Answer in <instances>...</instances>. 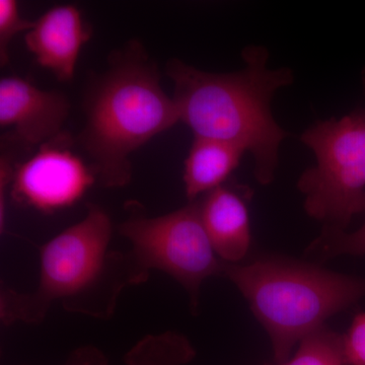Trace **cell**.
Returning a JSON list of instances; mask_svg holds the SVG:
<instances>
[{
    "label": "cell",
    "mask_w": 365,
    "mask_h": 365,
    "mask_svg": "<svg viewBox=\"0 0 365 365\" xmlns=\"http://www.w3.org/2000/svg\"><path fill=\"white\" fill-rule=\"evenodd\" d=\"M119 232L131 242L143 267L158 269L184 287L192 313L196 314L202 283L222 276L225 264L204 230L199 199L157 217L133 213L119 225Z\"/></svg>",
    "instance_id": "obj_6"
},
{
    "label": "cell",
    "mask_w": 365,
    "mask_h": 365,
    "mask_svg": "<svg viewBox=\"0 0 365 365\" xmlns=\"http://www.w3.org/2000/svg\"><path fill=\"white\" fill-rule=\"evenodd\" d=\"M248 302L283 365L294 346L327 319L365 297V278L333 272L313 262L262 256L250 263L223 264L222 275Z\"/></svg>",
    "instance_id": "obj_4"
},
{
    "label": "cell",
    "mask_w": 365,
    "mask_h": 365,
    "mask_svg": "<svg viewBox=\"0 0 365 365\" xmlns=\"http://www.w3.org/2000/svg\"><path fill=\"white\" fill-rule=\"evenodd\" d=\"M316 157L297 188L307 215L323 227L346 230L364 212L365 202V107L339 118L319 120L300 135Z\"/></svg>",
    "instance_id": "obj_5"
},
{
    "label": "cell",
    "mask_w": 365,
    "mask_h": 365,
    "mask_svg": "<svg viewBox=\"0 0 365 365\" xmlns=\"http://www.w3.org/2000/svg\"><path fill=\"white\" fill-rule=\"evenodd\" d=\"M195 352L181 334L163 333L144 338L127 355L130 365H182L193 359Z\"/></svg>",
    "instance_id": "obj_12"
},
{
    "label": "cell",
    "mask_w": 365,
    "mask_h": 365,
    "mask_svg": "<svg viewBox=\"0 0 365 365\" xmlns=\"http://www.w3.org/2000/svg\"><path fill=\"white\" fill-rule=\"evenodd\" d=\"M245 151L232 144L194 137L184 163L185 192L189 202L223 186L239 167Z\"/></svg>",
    "instance_id": "obj_11"
},
{
    "label": "cell",
    "mask_w": 365,
    "mask_h": 365,
    "mask_svg": "<svg viewBox=\"0 0 365 365\" xmlns=\"http://www.w3.org/2000/svg\"><path fill=\"white\" fill-rule=\"evenodd\" d=\"M71 365H105V361L95 348H83L76 352Z\"/></svg>",
    "instance_id": "obj_17"
},
{
    "label": "cell",
    "mask_w": 365,
    "mask_h": 365,
    "mask_svg": "<svg viewBox=\"0 0 365 365\" xmlns=\"http://www.w3.org/2000/svg\"><path fill=\"white\" fill-rule=\"evenodd\" d=\"M71 108L60 91L41 90L19 76L0 81V126L11 128L13 143L40 146L58 136Z\"/></svg>",
    "instance_id": "obj_8"
},
{
    "label": "cell",
    "mask_w": 365,
    "mask_h": 365,
    "mask_svg": "<svg viewBox=\"0 0 365 365\" xmlns=\"http://www.w3.org/2000/svg\"><path fill=\"white\" fill-rule=\"evenodd\" d=\"M86 124L76 137L101 185L131 181V155L180 122L174 98L163 91L157 63L138 40L110 54L83 98Z\"/></svg>",
    "instance_id": "obj_3"
},
{
    "label": "cell",
    "mask_w": 365,
    "mask_h": 365,
    "mask_svg": "<svg viewBox=\"0 0 365 365\" xmlns=\"http://www.w3.org/2000/svg\"><path fill=\"white\" fill-rule=\"evenodd\" d=\"M93 30L76 6L52 7L35 21L26 33V49L43 68L59 81L73 78L81 48L91 39Z\"/></svg>",
    "instance_id": "obj_9"
},
{
    "label": "cell",
    "mask_w": 365,
    "mask_h": 365,
    "mask_svg": "<svg viewBox=\"0 0 365 365\" xmlns=\"http://www.w3.org/2000/svg\"><path fill=\"white\" fill-rule=\"evenodd\" d=\"M245 67L228 73L201 71L177 58L168 61L165 73L174 83L180 122L194 137L232 144L254 160L259 184L274 181L281 144L289 136L273 116L271 103L281 88L292 86L294 71L268 66L264 46H247L242 52Z\"/></svg>",
    "instance_id": "obj_1"
},
{
    "label": "cell",
    "mask_w": 365,
    "mask_h": 365,
    "mask_svg": "<svg viewBox=\"0 0 365 365\" xmlns=\"http://www.w3.org/2000/svg\"><path fill=\"white\" fill-rule=\"evenodd\" d=\"M362 213L365 215V202ZM304 254L307 260L313 263H321L345 255H365V220L361 227L353 232L323 227L321 234L309 244Z\"/></svg>",
    "instance_id": "obj_14"
},
{
    "label": "cell",
    "mask_w": 365,
    "mask_h": 365,
    "mask_svg": "<svg viewBox=\"0 0 365 365\" xmlns=\"http://www.w3.org/2000/svg\"><path fill=\"white\" fill-rule=\"evenodd\" d=\"M35 21L26 20L21 16L16 0H0V62L6 66L9 61V48L14 36L28 32Z\"/></svg>",
    "instance_id": "obj_15"
},
{
    "label": "cell",
    "mask_w": 365,
    "mask_h": 365,
    "mask_svg": "<svg viewBox=\"0 0 365 365\" xmlns=\"http://www.w3.org/2000/svg\"><path fill=\"white\" fill-rule=\"evenodd\" d=\"M74 139L62 132L16 165L11 197L20 205L42 212L67 208L97 181L95 172L72 151Z\"/></svg>",
    "instance_id": "obj_7"
},
{
    "label": "cell",
    "mask_w": 365,
    "mask_h": 365,
    "mask_svg": "<svg viewBox=\"0 0 365 365\" xmlns=\"http://www.w3.org/2000/svg\"><path fill=\"white\" fill-rule=\"evenodd\" d=\"M283 365H345L343 336L321 327L300 341L294 356Z\"/></svg>",
    "instance_id": "obj_13"
},
{
    "label": "cell",
    "mask_w": 365,
    "mask_h": 365,
    "mask_svg": "<svg viewBox=\"0 0 365 365\" xmlns=\"http://www.w3.org/2000/svg\"><path fill=\"white\" fill-rule=\"evenodd\" d=\"M345 365H365V312L355 316L343 336Z\"/></svg>",
    "instance_id": "obj_16"
},
{
    "label": "cell",
    "mask_w": 365,
    "mask_h": 365,
    "mask_svg": "<svg viewBox=\"0 0 365 365\" xmlns=\"http://www.w3.org/2000/svg\"><path fill=\"white\" fill-rule=\"evenodd\" d=\"M201 220L218 258L240 263L251 248L248 196L240 190L222 186L199 200Z\"/></svg>",
    "instance_id": "obj_10"
},
{
    "label": "cell",
    "mask_w": 365,
    "mask_h": 365,
    "mask_svg": "<svg viewBox=\"0 0 365 365\" xmlns=\"http://www.w3.org/2000/svg\"><path fill=\"white\" fill-rule=\"evenodd\" d=\"M361 83H362V88H364V93L365 96V67L364 69H362V71H361Z\"/></svg>",
    "instance_id": "obj_18"
},
{
    "label": "cell",
    "mask_w": 365,
    "mask_h": 365,
    "mask_svg": "<svg viewBox=\"0 0 365 365\" xmlns=\"http://www.w3.org/2000/svg\"><path fill=\"white\" fill-rule=\"evenodd\" d=\"M111 237L110 216L100 206L88 204L81 222L41 248L37 288L26 294L2 290V323L36 325L55 304L69 313L111 318L122 292L150 277V270L141 265L133 252L110 250Z\"/></svg>",
    "instance_id": "obj_2"
}]
</instances>
